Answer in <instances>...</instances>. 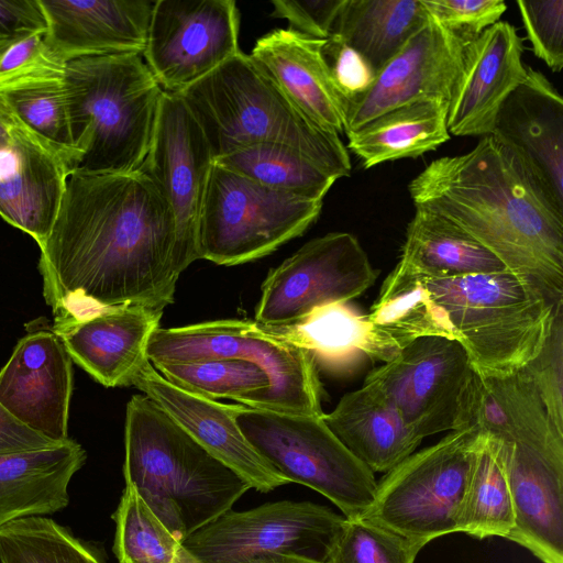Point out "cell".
I'll use <instances>...</instances> for the list:
<instances>
[{"mask_svg": "<svg viewBox=\"0 0 563 563\" xmlns=\"http://www.w3.org/2000/svg\"><path fill=\"white\" fill-rule=\"evenodd\" d=\"M533 54L553 71L563 67V0H518Z\"/></svg>", "mask_w": 563, "mask_h": 563, "instance_id": "cell-41", "label": "cell"}, {"mask_svg": "<svg viewBox=\"0 0 563 563\" xmlns=\"http://www.w3.org/2000/svg\"><path fill=\"white\" fill-rule=\"evenodd\" d=\"M345 517L309 501L283 500L228 510L181 541L200 563H250L290 554L327 563Z\"/></svg>", "mask_w": 563, "mask_h": 563, "instance_id": "cell-12", "label": "cell"}, {"mask_svg": "<svg viewBox=\"0 0 563 563\" xmlns=\"http://www.w3.org/2000/svg\"><path fill=\"white\" fill-rule=\"evenodd\" d=\"M62 71L27 76L0 86V103L24 125L56 147L68 163L73 156Z\"/></svg>", "mask_w": 563, "mask_h": 563, "instance_id": "cell-36", "label": "cell"}, {"mask_svg": "<svg viewBox=\"0 0 563 563\" xmlns=\"http://www.w3.org/2000/svg\"><path fill=\"white\" fill-rule=\"evenodd\" d=\"M63 84L73 143L69 174L139 170L164 93L142 54L68 60Z\"/></svg>", "mask_w": 563, "mask_h": 563, "instance_id": "cell-4", "label": "cell"}, {"mask_svg": "<svg viewBox=\"0 0 563 563\" xmlns=\"http://www.w3.org/2000/svg\"><path fill=\"white\" fill-rule=\"evenodd\" d=\"M11 140L10 115L8 110L0 103V150L4 148Z\"/></svg>", "mask_w": 563, "mask_h": 563, "instance_id": "cell-49", "label": "cell"}, {"mask_svg": "<svg viewBox=\"0 0 563 563\" xmlns=\"http://www.w3.org/2000/svg\"><path fill=\"white\" fill-rule=\"evenodd\" d=\"M174 214L140 169L69 174L38 261L54 318L80 319L108 308L174 302Z\"/></svg>", "mask_w": 563, "mask_h": 563, "instance_id": "cell-1", "label": "cell"}, {"mask_svg": "<svg viewBox=\"0 0 563 563\" xmlns=\"http://www.w3.org/2000/svg\"><path fill=\"white\" fill-rule=\"evenodd\" d=\"M322 205L214 163L199 223L200 258L233 266L264 257L301 235L319 218Z\"/></svg>", "mask_w": 563, "mask_h": 563, "instance_id": "cell-10", "label": "cell"}, {"mask_svg": "<svg viewBox=\"0 0 563 563\" xmlns=\"http://www.w3.org/2000/svg\"><path fill=\"white\" fill-rule=\"evenodd\" d=\"M64 67L46 45L44 34L0 43V86L35 74L62 71Z\"/></svg>", "mask_w": 563, "mask_h": 563, "instance_id": "cell-43", "label": "cell"}, {"mask_svg": "<svg viewBox=\"0 0 563 563\" xmlns=\"http://www.w3.org/2000/svg\"><path fill=\"white\" fill-rule=\"evenodd\" d=\"M46 31L40 0H0V43Z\"/></svg>", "mask_w": 563, "mask_h": 563, "instance_id": "cell-46", "label": "cell"}, {"mask_svg": "<svg viewBox=\"0 0 563 563\" xmlns=\"http://www.w3.org/2000/svg\"><path fill=\"white\" fill-rule=\"evenodd\" d=\"M250 563H322L307 558L290 554H266Z\"/></svg>", "mask_w": 563, "mask_h": 563, "instance_id": "cell-48", "label": "cell"}, {"mask_svg": "<svg viewBox=\"0 0 563 563\" xmlns=\"http://www.w3.org/2000/svg\"><path fill=\"white\" fill-rule=\"evenodd\" d=\"M0 563H108L103 550L55 520L33 516L0 528Z\"/></svg>", "mask_w": 563, "mask_h": 563, "instance_id": "cell-35", "label": "cell"}, {"mask_svg": "<svg viewBox=\"0 0 563 563\" xmlns=\"http://www.w3.org/2000/svg\"><path fill=\"white\" fill-rule=\"evenodd\" d=\"M415 208L472 235L512 273L563 300V213L522 161L492 134L467 153L432 161L409 184Z\"/></svg>", "mask_w": 563, "mask_h": 563, "instance_id": "cell-2", "label": "cell"}, {"mask_svg": "<svg viewBox=\"0 0 563 563\" xmlns=\"http://www.w3.org/2000/svg\"><path fill=\"white\" fill-rule=\"evenodd\" d=\"M446 312L475 373L516 374L541 351L563 300L508 269L422 280Z\"/></svg>", "mask_w": 563, "mask_h": 563, "instance_id": "cell-6", "label": "cell"}, {"mask_svg": "<svg viewBox=\"0 0 563 563\" xmlns=\"http://www.w3.org/2000/svg\"><path fill=\"white\" fill-rule=\"evenodd\" d=\"M214 163L265 187L309 200H322L336 178L298 151L260 143L214 158Z\"/></svg>", "mask_w": 563, "mask_h": 563, "instance_id": "cell-34", "label": "cell"}, {"mask_svg": "<svg viewBox=\"0 0 563 563\" xmlns=\"http://www.w3.org/2000/svg\"><path fill=\"white\" fill-rule=\"evenodd\" d=\"M153 366L174 386L214 400H236L269 387L265 372L256 364L241 358H212Z\"/></svg>", "mask_w": 563, "mask_h": 563, "instance_id": "cell-38", "label": "cell"}, {"mask_svg": "<svg viewBox=\"0 0 563 563\" xmlns=\"http://www.w3.org/2000/svg\"><path fill=\"white\" fill-rule=\"evenodd\" d=\"M422 0H345L331 35L377 73L428 21Z\"/></svg>", "mask_w": 563, "mask_h": 563, "instance_id": "cell-31", "label": "cell"}, {"mask_svg": "<svg viewBox=\"0 0 563 563\" xmlns=\"http://www.w3.org/2000/svg\"><path fill=\"white\" fill-rule=\"evenodd\" d=\"M422 3L466 44L497 23L507 9L504 0H422Z\"/></svg>", "mask_w": 563, "mask_h": 563, "instance_id": "cell-42", "label": "cell"}, {"mask_svg": "<svg viewBox=\"0 0 563 563\" xmlns=\"http://www.w3.org/2000/svg\"><path fill=\"white\" fill-rule=\"evenodd\" d=\"M146 353L152 365L212 358L250 361L265 372L269 387L235 401L291 415H323L322 387L312 356L256 321L222 319L158 328Z\"/></svg>", "mask_w": 563, "mask_h": 563, "instance_id": "cell-8", "label": "cell"}, {"mask_svg": "<svg viewBox=\"0 0 563 563\" xmlns=\"http://www.w3.org/2000/svg\"><path fill=\"white\" fill-rule=\"evenodd\" d=\"M487 437L498 444L514 506L507 539L543 563H563V431L531 384L505 394Z\"/></svg>", "mask_w": 563, "mask_h": 563, "instance_id": "cell-7", "label": "cell"}, {"mask_svg": "<svg viewBox=\"0 0 563 563\" xmlns=\"http://www.w3.org/2000/svg\"><path fill=\"white\" fill-rule=\"evenodd\" d=\"M474 375L459 341L424 336L372 371L364 383L380 390L411 431L423 440L439 432L466 428Z\"/></svg>", "mask_w": 563, "mask_h": 563, "instance_id": "cell-13", "label": "cell"}, {"mask_svg": "<svg viewBox=\"0 0 563 563\" xmlns=\"http://www.w3.org/2000/svg\"><path fill=\"white\" fill-rule=\"evenodd\" d=\"M86 460L81 444L70 438L51 448L0 455V528L65 509L68 485Z\"/></svg>", "mask_w": 563, "mask_h": 563, "instance_id": "cell-26", "label": "cell"}, {"mask_svg": "<svg viewBox=\"0 0 563 563\" xmlns=\"http://www.w3.org/2000/svg\"><path fill=\"white\" fill-rule=\"evenodd\" d=\"M490 134L522 161L563 213V99L544 74L527 66L523 81L500 107Z\"/></svg>", "mask_w": 563, "mask_h": 563, "instance_id": "cell-21", "label": "cell"}, {"mask_svg": "<svg viewBox=\"0 0 563 563\" xmlns=\"http://www.w3.org/2000/svg\"><path fill=\"white\" fill-rule=\"evenodd\" d=\"M177 95L199 124L213 158L277 143L336 179L351 175L350 154L339 134L310 120L243 52Z\"/></svg>", "mask_w": 563, "mask_h": 563, "instance_id": "cell-5", "label": "cell"}, {"mask_svg": "<svg viewBox=\"0 0 563 563\" xmlns=\"http://www.w3.org/2000/svg\"><path fill=\"white\" fill-rule=\"evenodd\" d=\"M423 547L363 517L345 518L327 563H413Z\"/></svg>", "mask_w": 563, "mask_h": 563, "instance_id": "cell-39", "label": "cell"}, {"mask_svg": "<svg viewBox=\"0 0 563 563\" xmlns=\"http://www.w3.org/2000/svg\"><path fill=\"white\" fill-rule=\"evenodd\" d=\"M367 319L400 351L424 336L459 341L445 310L434 301L420 278L396 267L382 285Z\"/></svg>", "mask_w": 563, "mask_h": 563, "instance_id": "cell-32", "label": "cell"}, {"mask_svg": "<svg viewBox=\"0 0 563 563\" xmlns=\"http://www.w3.org/2000/svg\"><path fill=\"white\" fill-rule=\"evenodd\" d=\"M112 518L115 522L113 552L119 563H173L181 542L131 485L125 484Z\"/></svg>", "mask_w": 563, "mask_h": 563, "instance_id": "cell-37", "label": "cell"}, {"mask_svg": "<svg viewBox=\"0 0 563 563\" xmlns=\"http://www.w3.org/2000/svg\"><path fill=\"white\" fill-rule=\"evenodd\" d=\"M213 164L207 139L181 98L164 91L140 170L152 180L174 214V262L179 274L200 258L199 223Z\"/></svg>", "mask_w": 563, "mask_h": 563, "instance_id": "cell-16", "label": "cell"}, {"mask_svg": "<svg viewBox=\"0 0 563 563\" xmlns=\"http://www.w3.org/2000/svg\"><path fill=\"white\" fill-rule=\"evenodd\" d=\"M522 371L532 382L549 417L563 431V302L541 351Z\"/></svg>", "mask_w": 563, "mask_h": 563, "instance_id": "cell-40", "label": "cell"}, {"mask_svg": "<svg viewBox=\"0 0 563 563\" xmlns=\"http://www.w3.org/2000/svg\"><path fill=\"white\" fill-rule=\"evenodd\" d=\"M27 329L0 369V405L34 431L68 439L73 361L46 323Z\"/></svg>", "mask_w": 563, "mask_h": 563, "instance_id": "cell-18", "label": "cell"}, {"mask_svg": "<svg viewBox=\"0 0 563 563\" xmlns=\"http://www.w3.org/2000/svg\"><path fill=\"white\" fill-rule=\"evenodd\" d=\"M322 55L332 80L347 102L364 95L374 84L376 71L368 60L352 47L328 37Z\"/></svg>", "mask_w": 563, "mask_h": 563, "instance_id": "cell-44", "label": "cell"}, {"mask_svg": "<svg viewBox=\"0 0 563 563\" xmlns=\"http://www.w3.org/2000/svg\"><path fill=\"white\" fill-rule=\"evenodd\" d=\"M133 386L156 402L214 457L245 478L252 488L268 493L290 482L251 445L235 422L240 405H227L183 390L147 362Z\"/></svg>", "mask_w": 563, "mask_h": 563, "instance_id": "cell-23", "label": "cell"}, {"mask_svg": "<svg viewBox=\"0 0 563 563\" xmlns=\"http://www.w3.org/2000/svg\"><path fill=\"white\" fill-rule=\"evenodd\" d=\"M514 526V506L498 444L481 433L457 512V531L477 539H507Z\"/></svg>", "mask_w": 563, "mask_h": 563, "instance_id": "cell-33", "label": "cell"}, {"mask_svg": "<svg viewBox=\"0 0 563 563\" xmlns=\"http://www.w3.org/2000/svg\"><path fill=\"white\" fill-rule=\"evenodd\" d=\"M53 55L68 60L111 54H143L154 1L40 0Z\"/></svg>", "mask_w": 563, "mask_h": 563, "instance_id": "cell-24", "label": "cell"}, {"mask_svg": "<svg viewBox=\"0 0 563 563\" xmlns=\"http://www.w3.org/2000/svg\"><path fill=\"white\" fill-rule=\"evenodd\" d=\"M239 31L233 0H156L142 56L162 89L178 93L241 52Z\"/></svg>", "mask_w": 563, "mask_h": 563, "instance_id": "cell-15", "label": "cell"}, {"mask_svg": "<svg viewBox=\"0 0 563 563\" xmlns=\"http://www.w3.org/2000/svg\"><path fill=\"white\" fill-rule=\"evenodd\" d=\"M173 563H200L190 553H188L181 545Z\"/></svg>", "mask_w": 563, "mask_h": 563, "instance_id": "cell-50", "label": "cell"}, {"mask_svg": "<svg viewBox=\"0 0 563 563\" xmlns=\"http://www.w3.org/2000/svg\"><path fill=\"white\" fill-rule=\"evenodd\" d=\"M124 448L125 484L180 542L252 488L145 395L126 405Z\"/></svg>", "mask_w": 563, "mask_h": 563, "instance_id": "cell-3", "label": "cell"}, {"mask_svg": "<svg viewBox=\"0 0 563 563\" xmlns=\"http://www.w3.org/2000/svg\"><path fill=\"white\" fill-rule=\"evenodd\" d=\"M523 51V38L506 21H498L464 46L449 100L450 135L492 133L500 107L526 77Z\"/></svg>", "mask_w": 563, "mask_h": 563, "instance_id": "cell-19", "label": "cell"}, {"mask_svg": "<svg viewBox=\"0 0 563 563\" xmlns=\"http://www.w3.org/2000/svg\"><path fill=\"white\" fill-rule=\"evenodd\" d=\"M322 419L373 473L390 471L422 441L406 424L396 406L368 383L345 394Z\"/></svg>", "mask_w": 563, "mask_h": 563, "instance_id": "cell-27", "label": "cell"}, {"mask_svg": "<svg viewBox=\"0 0 563 563\" xmlns=\"http://www.w3.org/2000/svg\"><path fill=\"white\" fill-rule=\"evenodd\" d=\"M58 443L23 424L0 405V455L36 451Z\"/></svg>", "mask_w": 563, "mask_h": 563, "instance_id": "cell-47", "label": "cell"}, {"mask_svg": "<svg viewBox=\"0 0 563 563\" xmlns=\"http://www.w3.org/2000/svg\"><path fill=\"white\" fill-rule=\"evenodd\" d=\"M235 422L280 475L325 496L345 518L361 517L372 505L377 489L374 473L345 448L322 416L240 405Z\"/></svg>", "mask_w": 563, "mask_h": 563, "instance_id": "cell-9", "label": "cell"}, {"mask_svg": "<svg viewBox=\"0 0 563 563\" xmlns=\"http://www.w3.org/2000/svg\"><path fill=\"white\" fill-rule=\"evenodd\" d=\"M466 43L430 14L427 23L376 73L372 87L350 101L344 133L406 103L449 102Z\"/></svg>", "mask_w": 563, "mask_h": 563, "instance_id": "cell-17", "label": "cell"}, {"mask_svg": "<svg viewBox=\"0 0 563 563\" xmlns=\"http://www.w3.org/2000/svg\"><path fill=\"white\" fill-rule=\"evenodd\" d=\"M268 328L306 350L317 367L332 374L352 371L363 357L386 363L400 352L366 314H361L346 302L317 307L295 323Z\"/></svg>", "mask_w": 563, "mask_h": 563, "instance_id": "cell-28", "label": "cell"}, {"mask_svg": "<svg viewBox=\"0 0 563 563\" xmlns=\"http://www.w3.org/2000/svg\"><path fill=\"white\" fill-rule=\"evenodd\" d=\"M377 275L355 235L331 232L316 238L269 272L255 320L268 327L295 323L317 307L361 296Z\"/></svg>", "mask_w": 563, "mask_h": 563, "instance_id": "cell-14", "label": "cell"}, {"mask_svg": "<svg viewBox=\"0 0 563 563\" xmlns=\"http://www.w3.org/2000/svg\"><path fill=\"white\" fill-rule=\"evenodd\" d=\"M449 102L428 99L391 109L347 134V147L363 168L385 162L417 158L450 140Z\"/></svg>", "mask_w": 563, "mask_h": 563, "instance_id": "cell-30", "label": "cell"}, {"mask_svg": "<svg viewBox=\"0 0 563 563\" xmlns=\"http://www.w3.org/2000/svg\"><path fill=\"white\" fill-rule=\"evenodd\" d=\"M163 310L140 305L108 308L80 318H54L52 331L73 363L106 387L133 385L150 362L147 345Z\"/></svg>", "mask_w": 563, "mask_h": 563, "instance_id": "cell-22", "label": "cell"}, {"mask_svg": "<svg viewBox=\"0 0 563 563\" xmlns=\"http://www.w3.org/2000/svg\"><path fill=\"white\" fill-rule=\"evenodd\" d=\"M324 41L277 29L260 37L249 55L310 120L339 134L344 132L347 102L322 55Z\"/></svg>", "mask_w": 563, "mask_h": 563, "instance_id": "cell-25", "label": "cell"}, {"mask_svg": "<svg viewBox=\"0 0 563 563\" xmlns=\"http://www.w3.org/2000/svg\"><path fill=\"white\" fill-rule=\"evenodd\" d=\"M479 438L470 426L413 452L377 482L374 500L361 517L424 545L457 532V512Z\"/></svg>", "mask_w": 563, "mask_h": 563, "instance_id": "cell-11", "label": "cell"}, {"mask_svg": "<svg viewBox=\"0 0 563 563\" xmlns=\"http://www.w3.org/2000/svg\"><path fill=\"white\" fill-rule=\"evenodd\" d=\"M345 0H274L272 16L285 19L288 29L327 40Z\"/></svg>", "mask_w": 563, "mask_h": 563, "instance_id": "cell-45", "label": "cell"}, {"mask_svg": "<svg viewBox=\"0 0 563 563\" xmlns=\"http://www.w3.org/2000/svg\"><path fill=\"white\" fill-rule=\"evenodd\" d=\"M8 112L11 140L0 150V216L42 247L60 207L69 175L67 161Z\"/></svg>", "mask_w": 563, "mask_h": 563, "instance_id": "cell-20", "label": "cell"}, {"mask_svg": "<svg viewBox=\"0 0 563 563\" xmlns=\"http://www.w3.org/2000/svg\"><path fill=\"white\" fill-rule=\"evenodd\" d=\"M397 269L434 280L506 271L488 249L449 219L416 208L406 231Z\"/></svg>", "mask_w": 563, "mask_h": 563, "instance_id": "cell-29", "label": "cell"}]
</instances>
